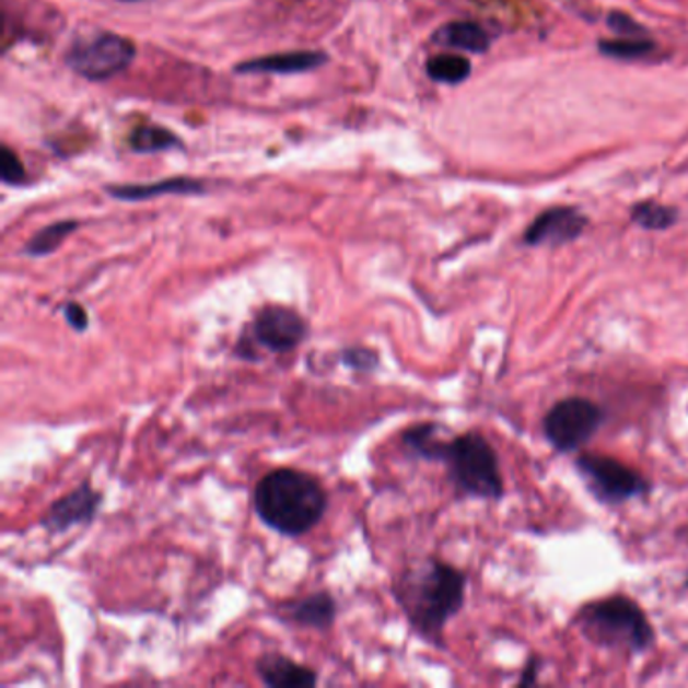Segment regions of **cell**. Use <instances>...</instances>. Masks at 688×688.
Instances as JSON below:
<instances>
[{"instance_id":"18","label":"cell","mask_w":688,"mask_h":688,"mask_svg":"<svg viewBox=\"0 0 688 688\" xmlns=\"http://www.w3.org/2000/svg\"><path fill=\"white\" fill-rule=\"evenodd\" d=\"M678 221V210L661 202H640L632 208V222L644 231H668Z\"/></svg>"},{"instance_id":"19","label":"cell","mask_w":688,"mask_h":688,"mask_svg":"<svg viewBox=\"0 0 688 688\" xmlns=\"http://www.w3.org/2000/svg\"><path fill=\"white\" fill-rule=\"evenodd\" d=\"M130 145L133 152L152 154V152H162V150H170L174 145H180V140L166 128L142 126L131 133Z\"/></svg>"},{"instance_id":"17","label":"cell","mask_w":688,"mask_h":688,"mask_svg":"<svg viewBox=\"0 0 688 688\" xmlns=\"http://www.w3.org/2000/svg\"><path fill=\"white\" fill-rule=\"evenodd\" d=\"M427 71H429L430 78L439 81V83L456 85V83H463L470 75V63L463 55L441 53V55L430 59L427 63Z\"/></svg>"},{"instance_id":"23","label":"cell","mask_w":688,"mask_h":688,"mask_svg":"<svg viewBox=\"0 0 688 688\" xmlns=\"http://www.w3.org/2000/svg\"><path fill=\"white\" fill-rule=\"evenodd\" d=\"M61 312H63V317L73 331L85 334L90 329V313L78 301H66L61 305Z\"/></svg>"},{"instance_id":"7","label":"cell","mask_w":688,"mask_h":688,"mask_svg":"<svg viewBox=\"0 0 688 688\" xmlns=\"http://www.w3.org/2000/svg\"><path fill=\"white\" fill-rule=\"evenodd\" d=\"M606 422V410L584 396H568L553 404L541 420V434L559 455L582 451Z\"/></svg>"},{"instance_id":"5","label":"cell","mask_w":688,"mask_h":688,"mask_svg":"<svg viewBox=\"0 0 688 688\" xmlns=\"http://www.w3.org/2000/svg\"><path fill=\"white\" fill-rule=\"evenodd\" d=\"M310 338V325L301 313L285 305H265L241 331L234 355L245 362H259L260 350L291 353Z\"/></svg>"},{"instance_id":"2","label":"cell","mask_w":688,"mask_h":688,"mask_svg":"<svg viewBox=\"0 0 688 688\" xmlns=\"http://www.w3.org/2000/svg\"><path fill=\"white\" fill-rule=\"evenodd\" d=\"M467 587L463 570L439 558H424L396 575L392 592L416 637L444 650V630L465 608Z\"/></svg>"},{"instance_id":"6","label":"cell","mask_w":688,"mask_h":688,"mask_svg":"<svg viewBox=\"0 0 688 688\" xmlns=\"http://www.w3.org/2000/svg\"><path fill=\"white\" fill-rule=\"evenodd\" d=\"M573 468L587 493L602 505H626L652 493V482L638 468L614 456L582 453L573 458Z\"/></svg>"},{"instance_id":"3","label":"cell","mask_w":688,"mask_h":688,"mask_svg":"<svg viewBox=\"0 0 688 688\" xmlns=\"http://www.w3.org/2000/svg\"><path fill=\"white\" fill-rule=\"evenodd\" d=\"M253 505L265 527L283 537H301L324 520L329 497L317 477L299 468L269 470L253 491Z\"/></svg>"},{"instance_id":"12","label":"cell","mask_w":688,"mask_h":688,"mask_svg":"<svg viewBox=\"0 0 688 688\" xmlns=\"http://www.w3.org/2000/svg\"><path fill=\"white\" fill-rule=\"evenodd\" d=\"M255 670L267 687H315L319 683V676L313 668L295 663L293 658L279 652L263 654L255 663Z\"/></svg>"},{"instance_id":"20","label":"cell","mask_w":688,"mask_h":688,"mask_svg":"<svg viewBox=\"0 0 688 688\" xmlns=\"http://www.w3.org/2000/svg\"><path fill=\"white\" fill-rule=\"evenodd\" d=\"M599 51L616 59H642L654 51V43L644 37H620V39L602 40Z\"/></svg>"},{"instance_id":"26","label":"cell","mask_w":688,"mask_h":688,"mask_svg":"<svg viewBox=\"0 0 688 688\" xmlns=\"http://www.w3.org/2000/svg\"><path fill=\"white\" fill-rule=\"evenodd\" d=\"M683 585H685V590H688V572L687 575H685V584Z\"/></svg>"},{"instance_id":"16","label":"cell","mask_w":688,"mask_h":688,"mask_svg":"<svg viewBox=\"0 0 688 688\" xmlns=\"http://www.w3.org/2000/svg\"><path fill=\"white\" fill-rule=\"evenodd\" d=\"M78 229V221L53 222V224L40 229L39 233L33 234V236L26 241L23 255H26V257H35V259L47 257V255H51L57 248L61 247L67 238L75 233Z\"/></svg>"},{"instance_id":"4","label":"cell","mask_w":688,"mask_h":688,"mask_svg":"<svg viewBox=\"0 0 688 688\" xmlns=\"http://www.w3.org/2000/svg\"><path fill=\"white\" fill-rule=\"evenodd\" d=\"M572 626L590 644L626 656L644 654L656 642L649 614L626 594L585 602L573 614Z\"/></svg>"},{"instance_id":"11","label":"cell","mask_w":688,"mask_h":688,"mask_svg":"<svg viewBox=\"0 0 688 688\" xmlns=\"http://www.w3.org/2000/svg\"><path fill=\"white\" fill-rule=\"evenodd\" d=\"M279 616L285 622L317 632L329 630L338 618V602L329 592H315L312 596L299 597L279 606Z\"/></svg>"},{"instance_id":"14","label":"cell","mask_w":688,"mask_h":688,"mask_svg":"<svg viewBox=\"0 0 688 688\" xmlns=\"http://www.w3.org/2000/svg\"><path fill=\"white\" fill-rule=\"evenodd\" d=\"M207 188L205 184L190 178H168L154 184H124V186H109L107 193L116 200L126 202H142L164 195H202Z\"/></svg>"},{"instance_id":"22","label":"cell","mask_w":688,"mask_h":688,"mask_svg":"<svg viewBox=\"0 0 688 688\" xmlns=\"http://www.w3.org/2000/svg\"><path fill=\"white\" fill-rule=\"evenodd\" d=\"M0 176L7 184H21L25 180V166L9 145H2L0 150Z\"/></svg>"},{"instance_id":"8","label":"cell","mask_w":688,"mask_h":688,"mask_svg":"<svg viewBox=\"0 0 688 688\" xmlns=\"http://www.w3.org/2000/svg\"><path fill=\"white\" fill-rule=\"evenodd\" d=\"M136 59V45L117 33H104L95 39L75 45L67 55L69 67L90 81H105L126 71Z\"/></svg>"},{"instance_id":"13","label":"cell","mask_w":688,"mask_h":688,"mask_svg":"<svg viewBox=\"0 0 688 688\" xmlns=\"http://www.w3.org/2000/svg\"><path fill=\"white\" fill-rule=\"evenodd\" d=\"M325 61H327V55L319 51L277 53V55L257 57V59H250L245 63H238L234 71L245 73V75H255V73L295 75V73L313 71L317 67L324 66Z\"/></svg>"},{"instance_id":"10","label":"cell","mask_w":688,"mask_h":688,"mask_svg":"<svg viewBox=\"0 0 688 688\" xmlns=\"http://www.w3.org/2000/svg\"><path fill=\"white\" fill-rule=\"evenodd\" d=\"M587 226V217L573 207L549 208L523 233L527 247H561L578 241Z\"/></svg>"},{"instance_id":"25","label":"cell","mask_w":688,"mask_h":688,"mask_svg":"<svg viewBox=\"0 0 688 688\" xmlns=\"http://www.w3.org/2000/svg\"><path fill=\"white\" fill-rule=\"evenodd\" d=\"M541 658L539 656H529L527 658V663L523 666V670H521L520 680H517V687H533V685H537V680H539V673H541Z\"/></svg>"},{"instance_id":"1","label":"cell","mask_w":688,"mask_h":688,"mask_svg":"<svg viewBox=\"0 0 688 688\" xmlns=\"http://www.w3.org/2000/svg\"><path fill=\"white\" fill-rule=\"evenodd\" d=\"M444 427L418 422L404 430L403 451L418 460L442 463L455 493L477 501H501L505 481L493 444L479 430L444 439Z\"/></svg>"},{"instance_id":"9","label":"cell","mask_w":688,"mask_h":688,"mask_svg":"<svg viewBox=\"0 0 688 688\" xmlns=\"http://www.w3.org/2000/svg\"><path fill=\"white\" fill-rule=\"evenodd\" d=\"M104 503V494L95 491L92 482L83 481L73 491L53 501L45 515L40 517V527L49 533H66L75 525H90Z\"/></svg>"},{"instance_id":"24","label":"cell","mask_w":688,"mask_h":688,"mask_svg":"<svg viewBox=\"0 0 688 688\" xmlns=\"http://www.w3.org/2000/svg\"><path fill=\"white\" fill-rule=\"evenodd\" d=\"M608 25L620 37H637V39L638 37H644V28L634 23L628 14L611 13L610 19H608Z\"/></svg>"},{"instance_id":"15","label":"cell","mask_w":688,"mask_h":688,"mask_svg":"<svg viewBox=\"0 0 688 688\" xmlns=\"http://www.w3.org/2000/svg\"><path fill=\"white\" fill-rule=\"evenodd\" d=\"M434 40H439L444 47L468 53H485L491 45L487 31L473 21H453L442 26L434 35Z\"/></svg>"},{"instance_id":"21","label":"cell","mask_w":688,"mask_h":688,"mask_svg":"<svg viewBox=\"0 0 688 688\" xmlns=\"http://www.w3.org/2000/svg\"><path fill=\"white\" fill-rule=\"evenodd\" d=\"M341 364L358 374H372L380 368V353L365 346H348L339 353Z\"/></svg>"},{"instance_id":"27","label":"cell","mask_w":688,"mask_h":688,"mask_svg":"<svg viewBox=\"0 0 688 688\" xmlns=\"http://www.w3.org/2000/svg\"><path fill=\"white\" fill-rule=\"evenodd\" d=\"M126 2H136V0H126Z\"/></svg>"}]
</instances>
